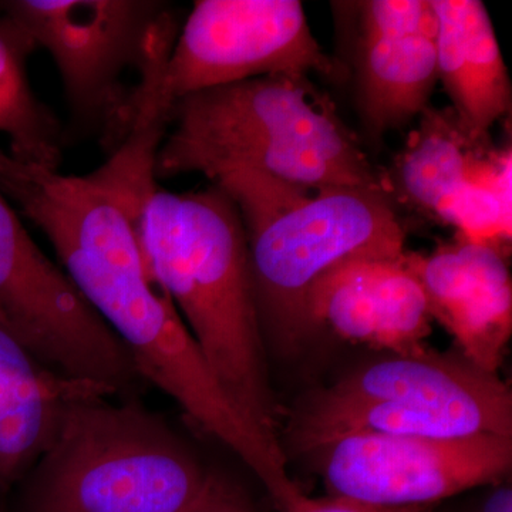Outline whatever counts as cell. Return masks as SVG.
<instances>
[{
	"instance_id": "cell-1",
	"label": "cell",
	"mask_w": 512,
	"mask_h": 512,
	"mask_svg": "<svg viewBox=\"0 0 512 512\" xmlns=\"http://www.w3.org/2000/svg\"><path fill=\"white\" fill-rule=\"evenodd\" d=\"M158 187L146 165L121 156L86 175L25 163L0 150V191L40 229L60 268L126 346L138 375L248 468L274 440L242 412L212 372L143 248V218Z\"/></svg>"
},
{
	"instance_id": "cell-2",
	"label": "cell",
	"mask_w": 512,
	"mask_h": 512,
	"mask_svg": "<svg viewBox=\"0 0 512 512\" xmlns=\"http://www.w3.org/2000/svg\"><path fill=\"white\" fill-rule=\"evenodd\" d=\"M238 170L392 198L386 170L370 161L328 94L302 74L258 77L175 101L157 151V180L201 174L214 183Z\"/></svg>"
},
{
	"instance_id": "cell-3",
	"label": "cell",
	"mask_w": 512,
	"mask_h": 512,
	"mask_svg": "<svg viewBox=\"0 0 512 512\" xmlns=\"http://www.w3.org/2000/svg\"><path fill=\"white\" fill-rule=\"evenodd\" d=\"M148 269L231 399L276 436V404L256 311L248 242L237 205L212 184L157 187L143 218Z\"/></svg>"
},
{
	"instance_id": "cell-4",
	"label": "cell",
	"mask_w": 512,
	"mask_h": 512,
	"mask_svg": "<svg viewBox=\"0 0 512 512\" xmlns=\"http://www.w3.org/2000/svg\"><path fill=\"white\" fill-rule=\"evenodd\" d=\"M237 205L262 333L298 339L309 330L312 286L352 259L399 258L406 229L394 202L365 188H306L238 170L214 183Z\"/></svg>"
},
{
	"instance_id": "cell-5",
	"label": "cell",
	"mask_w": 512,
	"mask_h": 512,
	"mask_svg": "<svg viewBox=\"0 0 512 512\" xmlns=\"http://www.w3.org/2000/svg\"><path fill=\"white\" fill-rule=\"evenodd\" d=\"M217 478L160 414L80 397L18 484L20 512H188Z\"/></svg>"
},
{
	"instance_id": "cell-6",
	"label": "cell",
	"mask_w": 512,
	"mask_h": 512,
	"mask_svg": "<svg viewBox=\"0 0 512 512\" xmlns=\"http://www.w3.org/2000/svg\"><path fill=\"white\" fill-rule=\"evenodd\" d=\"M353 433L512 437L511 389L458 350L389 353L313 394L293 423L302 451H318Z\"/></svg>"
},
{
	"instance_id": "cell-7",
	"label": "cell",
	"mask_w": 512,
	"mask_h": 512,
	"mask_svg": "<svg viewBox=\"0 0 512 512\" xmlns=\"http://www.w3.org/2000/svg\"><path fill=\"white\" fill-rule=\"evenodd\" d=\"M0 12L52 57L74 124L114 153L141 106L140 84L128 87L124 74L141 76L158 39L180 25L174 6L161 0H5Z\"/></svg>"
},
{
	"instance_id": "cell-8",
	"label": "cell",
	"mask_w": 512,
	"mask_h": 512,
	"mask_svg": "<svg viewBox=\"0 0 512 512\" xmlns=\"http://www.w3.org/2000/svg\"><path fill=\"white\" fill-rule=\"evenodd\" d=\"M0 325L64 379L123 399L144 382L126 346L33 241L2 191Z\"/></svg>"
},
{
	"instance_id": "cell-9",
	"label": "cell",
	"mask_w": 512,
	"mask_h": 512,
	"mask_svg": "<svg viewBox=\"0 0 512 512\" xmlns=\"http://www.w3.org/2000/svg\"><path fill=\"white\" fill-rule=\"evenodd\" d=\"M338 79L342 64L313 36L298 0H198L164 64L161 94H188L275 74Z\"/></svg>"
},
{
	"instance_id": "cell-10",
	"label": "cell",
	"mask_w": 512,
	"mask_h": 512,
	"mask_svg": "<svg viewBox=\"0 0 512 512\" xmlns=\"http://www.w3.org/2000/svg\"><path fill=\"white\" fill-rule=\"evenodd\" d=\"M330 495L382 507L436 505L510 478L512 437L353 433L320 448Z\"/></svg>"
},
{
	"instance_id": "cell-11",
	"label": "cell",
	"mask_w": 512,
	"mask_h": 512,
	"mask_svg": "<svg viewBox=\"0 0 512 512\" xmlns=\"http://www.w3.org/2000/svg\"><path fill=\"white\" fill-rule=\"evenodd\" d=\"M350 19L357 110L380 140L420 117L437 83V18L430 0L336 3Z\"/></svg>"
},
{
	"instance_id": "cell-12",
	"label": "cell",
	"mask_w": 512,
	"mask_h": 512,
	"mask_svg": "<svg viewBox=\"0 0 512 512\" xmlns=\"http://www.w3.org/2000/svg\"><path fill=\"white\" fill-rule=\"evenodd\" d=\"M406 261L431 319L453 336L461 355L498 375L512 333V281L500 245L460 238L427 255L407 252Z\"/></svg>"
},
{
	"instance_id": "cell-13",
	"label": "cell",
	"mask_w": 512,
	"mask_h": 512,
	"mask_svg": "<svg viewBox=\"0 0 512 512\" xmlns=\"http://www.w3.org/2000/svg\"><path fill=\"white\" fill-rule=\"evenodd\" d=\"M406 254L352 259L323 275L306 301L309 328L396 355L426 349L433 319Z\"/></svg>"
},
{
	"instance_id": "cell-14",
	"label": "cell",
	"mask_w": 512,
	"mask_h": 512,
	"mask_svg": "<svg viewBox=\"0 0 512 512\" xmlns=\"http://www.w3.org/2000/svg\"><path fill=\"white\" fill-rule=\"evenodd\" d=\"M487 143L471 140L451 107H427L392 171H386L393 201L447 222L470 188L507 183V160L488 150Z\"/></svg>"
},
{
	"instance_id": "cell-15",
	"label": "cell",
	"mask_w": 512,
	"mask_h": 512,
	"mask_svg": "<svg viewBox=\"0 0 512 512\" xmlns=\"http://www.w3.org/2000/svg\"><path fill=\"white\" fill-rule=\"evenodd\" d=\"M437 18V82L471 140L484 143L511 109V82L480 0H430Z\"/></svg>"
},
{
	"instance_id": "cell-16",
	"label": "cell",
	"mask_w": 512,
	"mask_h": 512,
	"mask_svg": "<svg viewBox=\"0 0 512 512\" xmlns=\"http://www.w3.org/2000/svg\"><path fill=\"white\" fill-rule=\"evenodd\" d=\"M101 387L50 372L0 325V493H8L55 437L66 407Z\"/></svg>"
},
{
	"instance_id": "cell-17",
	"label": "cell",
	"mask_w": 512,
	"mask_h": 512,
	"mask_svg": "<svg viewBox=\"0 0 512 512\" xmlns=\"http://www.w3.org/2000/svg\"><path fill=\"white\" fill-rule=\"evenodd\" d=\"M35 50L28 33L0 15V133L9 138L10 156L60 170L66 143L62 124L37 99L26 70Z\"/></svg>"
},
{
	"instance_id": "cell-18",
	"label": "cell",
	"mask_w": 512,
	"mask_h": 512,
	"mask_svg": "<svg viewBox=\"0 0 512 512\" xmlns=\"http://www.w3.org/2000/svg\"><path fill=\"white\" fill-rule=\"evenodd\" d=\"M433 507L434 505L382 507V505L360 503V501L350 500V498L330 495L328 498H319V500L306 497L291 512H431Z\"/></svg>"
},
{
	"instance_id": "cell-19",
	"label": "cell",
	"mask_w": 512,
	"mask_h": 512,
	"mask_svg": "<svg viewBox=\"0 0 512 512\" xmlns=\"http://www.w3.org/2000/svg\"><path fill=\"white\" fill-rule=\"evenodd\" d=\"M188 512H254L244 495L237 488L225 483L220 477L200 503Z\"/></svg>"
},
{
	"instance_id": "cell-20",
	"label": "cell",
	"mask_w": 512,
	"mask_h": 512,
	"mask_svg": "<svg viewBox=\"0 0 512 512\" xmlns=\"http://www.w3.org/2000/svg\"><path fill=\"white\" fill-rule=\"evenodd\" d=\"M467 512H512V487L510 478L500 483L487 485L480 498L474 501Z\"/></svg>"
}]
</instances>
